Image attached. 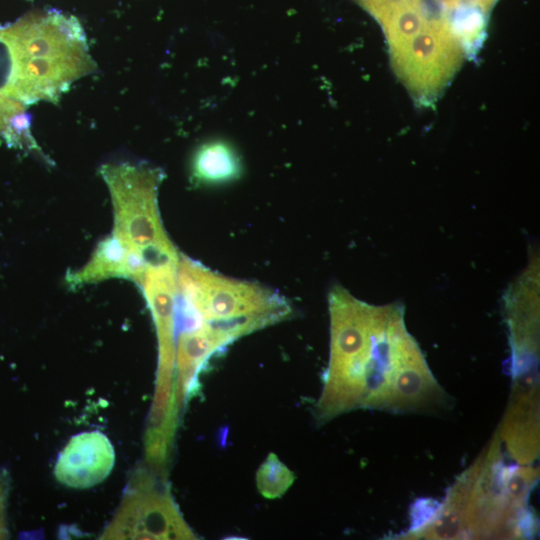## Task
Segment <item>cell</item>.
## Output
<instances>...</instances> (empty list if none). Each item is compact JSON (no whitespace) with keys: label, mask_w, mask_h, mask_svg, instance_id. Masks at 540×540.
Returning <instances> with one entry per match:
<instances>
[{"label":"cell","mask_w":540,"mask_h":540,"mask_svg":"<svg viewBox=\"0 0 540 540\" xmlns=\"http://www.w3.org/2000/svg\"><path fill=\"white\" fill-rule=\"evenodd\" d=\"M166 480L165 474L151 468L135 471L100 539H197L184 520Z\"/></svg>","instance_id":"obj_6"},{"label":"cell","mask_w":540,"mask_h":540,"mask_svg":"<svg viewBox=\"0 0 540 540\" xmlns=\"http://www.w3.org/2000/svg\"><path fill=\"white\" fill-rule=\"evenodd\" d=\"M147 265L145 260L126 249L112 234L99 242L82 268L67 273L66 281L72 288L110 278L129 279L140 285Z\"/></svg>","instance_id":"obj_10"},{"label":"cell","mask_w":540,"mask_h":540,"mask_svg":"<svg viewBox=\"0 0 540 540\" xmlns=\"http://www.w3.org/2000/svg\"><path fill=\"white\" fill-rule=\"evenodd\" d=\"M294 480V473L274 453L266 457L256 473L257 489L266 499L283 496Z\"/></svg>","instance_id":"obj_13"},{"label":"cell","mask_w":540,"mask_h":540,"mask_svg":"<svg viewBox=\"0 0 540 540\" xmlns=\"http://www.w3.org/2000/svg\"><path fill=\"white\" fill-rule=\"evenodd\" d=\"M178 262L168 260L149 263L139 285L143 290L156 328L158 366L155 387L157 388L170 389L176 385L175 322Z\"/></svg>","instance_id":"obj_7"},{"label":"cell","mask_w":540,"mask_h":540,"mask_svg":"<svg viewBox=\"0 0 540 540\" xmlns=\"http://www.w3.org/2000/svg\"><path fill=\"white\" fill-rule=\"evenodd\" d=\"M330 356L315 406L320 423L355 409L431 410L443 397L400 305L373 306L335 286L329 293Z\"/></svg>","instance_id":"obj_1"},{"label":"cell","mask_w":540,"mask_h":540,"mask_svg":"<svg viewBox=\"0 0 540 540\" xmlns=\"http://www.w3.org/2000/svg\"><path fill=\"white\" fill-rule=\"evenodd\" d=\"M96 69L85 31L72 15L32 12L0 26V94L26 107L58 101Z\"/></svg>","instance_id":"obj_3"},{"label":"cell","mask_w":540,"mask_h":540,"mask_svg":"<svg viewBox=\"0 0 540 540\" xmlns=\"http://www.w3.org/2000/svg\"><path fill=\"white\" fill-rule=\"evenodd\" d=\"M177 288L188 323L221 326L239 338L292 312L285 298L273 290L224 276L185 255H180L177 266Z\"/></svg>","instance_id":"obj_4"},{"label":"cell","mask_w":540,"mask_h":540,"mask_svg":"<svg viewBox=\"0 0 540 540\" xmlns=\"http://www.w3.org/2000/svg\"><path fill=\"white\" fill-rule=\"evenodd\" d=\"M10 474L5 467H0V540L9 538L7 506L10 492Z\"/></svg>","instance_id":"obj_14"},{"label":"cell","mask_w":540,"mask_h":540,"mask_svg":"<svg viewBox=\"0 0 540 540\" xmlns=\"http://www.w3.org/2000/svg\"><path fill=\"white\" fill-rule=\"evenodd\" d=\"M114 210L113 235L147 264L178 262L180 254L163 226L158 189L163 172L141 163H108L100 168Z\"/></svg>","instance_id":"obj_5"},{"label":"cell","mask_w":540,"mask_h":540,"mask_svg":"<svg viewBox=\"0 0 540 540\" xmlns=\"http://www.w3.org/2000/svg\"><path fill=\"white\" fill-rule=\"evenodd\" d=\"M498 435L433 508L421 528L424 539H519L536 531L527 508L538 479L532 464L508 465Z\"/></svg>","instance_id":"obj_2"},{"label":"cell","mask_w":540,"mask_h":540,"mask_svg":"<svg viewBox=\"0 0 540 540\" xmlns=\"http://www.w3.org/2000/svg\"><path fill=\"white\" fill-rule=\"evenodd\" d=\"M192 170L194 178L199 182H222L238 175L239 163L229 147L221 143H211L197 151Z\"/></svg>","instance_id":"obj_11"},{"label":"cell","mask_w":540,"mask_h":540,"mask_svg":"<svg viewBox=\"0 0 540 540\" xmlns=\"http://www.w3.org/2000/svg\"><path fill=\"white\" fill-rule=\"evenodd\" d=\"M114 447L101 431L80 432L70 438L59 453L55 478L75 489H86L104 481L115 464Z\"/></svg>","instance_id":"obj_8"},{"label":"cell","mask_w":540,"mask_h":540,"mask_svg":"<svg viewBox=\"0 0 540 540\" xmlns=\"http://www.w3.org/2000/svg\"><path fill=\"white\" fill-rule=\"evenodd\" d=\"M236 339L230 330L205 323L188 326L180 333L175 354L176 400L180 411L197 394L198 377L207 361Z\"/></svg>","instance_id":"obj_9"},{"label":"cell","mask_w":540,"mask_h":540,"mask_svg":"<svg viewBox=\"0 0 540 540\" xmlns=\"http://www.w3.org/2000/svg\"><path fill=\"white\" fill-rule=\"evenodd\" d=\"M0 136L15 146L32 150L37 148L30 133L26 106L2 94H0Z\"/></svg>","instance_id":"obj_12"}]
</instances>
